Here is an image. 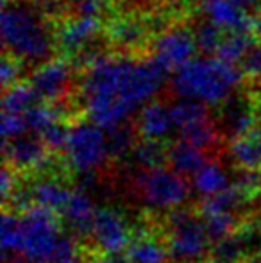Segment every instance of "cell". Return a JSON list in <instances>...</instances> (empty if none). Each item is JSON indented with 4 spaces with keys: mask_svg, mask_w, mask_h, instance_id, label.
I'll use <instances>...</instances> for the list:
<instances>
[{
    "mask_svg": "<svg viewBox=\"0 0 261 263\" xmlns=\"http://www.w3.org/2000/svg\"><path fill=\"white\" fill-rule=\"evenodd\" d=\"M72 70L65 61H47L32 73L31 86L36 91L38 99L57 101L68 90Z\"/></svg>",
    "mask_w": 261,
    "mask_h": 263,
    "instance_id": "obj_13",
    "label": "cell"
},
{
    "mask_svg": "<svg viewBox=\"0 0 261 263\" xmlns=\"http://www.w3.org/2000/svg\"><path fill=\"white\" fill-rule=\"evenodd\" d=\"M39 136H42V140L50 149H65L68 129H66L61 122H56V124H52L49 129H45Z\"/></svg>",
    "mask_w": 261,
    "mask_h": 263,
    "instance_id": "obj_36",
    "label": "cell"
},
{
    "mask_svg": "<svg viewBox=\"0 0 261 263\" xmlns=\"http://www.w3.org/2000/svg\"><path fill=\"white\" fill-rule=\"evenodd\" d=\"M22 242L18 256L27 263H52L63 233L54 211L42 206H31L20 217Z\"/></svg>",
    "mask_w": 261,
    "mask_h": 263,
    "instance_id": "obj_4",
    "label": "cell"
},
{
    "mask_svg": "<svg viewBox=\"0 0 261 263\" xmlns=\"http://www.w3.org/2000/svg\"><path fill=\"white\" fill-rule=\"evenodd\" d=\"M229 158L242 168H261V125L231 142Z\"/></svg>",
    "mask_w": 261,
    "mask_h": 263,
    "instance_id": "obj_21",
    "label": "cell"
},
{
    "mask_svg": "<svg viewBox=\"0 0 261 263\" xmlns=\"http://www.w3.org/2000/svg\"><path fill=\"white\" fill-rule=\"evenodd\" d=\"M98 263H131L127 258L120 256V254H108L106 258H102V261Z\"/></svg>",
    "mask_w": 261,
    "mask_h": 263,
    "instance_id": "obj_42",
    "label": "cell"
},
{
    "mask_svg": "<svg viewBox=\"0 0 261 263\" xmlns=\"http://www.w3.org/2000/svg\"><path fill=\"white\" fill-rule=\"evenodd\" d=\"M65 158L79 174H93L109 158V143L104 127L95 122H77L68 129Z\"/></svg>",
    "mask_w": 261,
    "mask_h": 263,
    "instance_id": "obj_6",
    "label": "cell"
},
{
    "mask_svg": "<svg viewBox=\"0 0 261 263\" xmlns=\"http://www.w3.org/2000/svg\"><path fill=\"white\" fill-rule=\"evenodd\" d=\"M261 184V174L259 170H251V168H242L234 177L233 186H236L238 190H242L245 195H252Z\"/></svg>",
    "mask_w": 261,
    "mask_h": 263,
    "instance_id": "obj_35",
    "label": "cell"
},
{
    "mask_svg": "<svg viewBox=\"0 0 261 263\" xmlns=\"http://www.w3.org/2000/svg\"><path fill=\"white\" fill-rule=\"evenodd\" d=\"M0 192H2L4 201H9L11 195L16 192V183H14V177L11 174L9 166L2 170V176H0Z\"/></svg>",
    "mask_w": 261,
    "mask_h": 263,
    "instance_id": "obj_40",
    "label": "cell"
},
{
    "mask_svg": "<svg viewBox=\"0 0 261 263\" xmlns=\"http://www.w3.org/2000/svg\"><path fill=\"white\" fill-rule=\"evenodd\" d=\"M256 127V104L247 95H231L222 102L218 129L226 138L236 140Z\"/></svg>",
    "mask_w": 261,
    "mask_h": 263,
    "instance_id": "obj_11",
    "label": "cell"
},
{
    "mask_svg": "<svg viewBox=\"0 0 261 263\" xmlns=\"http://www.w3.org/2000/svg\"><path fill=\"white\" fill-rule=\"evenodd\" d=\"M22 242V226L20 218L11 213H4L2 217V251L4 256L18 254Z\"/></svg>",
    "mask_w": 261,
    "mask_h": 263,
    "instance_id": "obj_29",
    "label": "cell"
},
{
    "mask_svg": "<svg viewBox=\"0 0 261 263\" xmlns=\"http://www.w3.org/2000/svg\"><path fill=\"white\" fill-rule=\"evenodd\" d=\"M147 32H152L150 22L134 16H120L109 24L108 34L118 47H134L143 42Z\"/></svg>",
    "mask_w": 261,
    "mask_h": 263,
    "instance_id": "obj_20",
    "label": "cell"
},
{
    "mask_svg": "<svg viewBox=\"0 0 261 263\" xmlns=\"http://www.w3.org/2000/svg\"><path fill=\"white\" fill-rule=\"evenodd\" d=\"M108 4L106 0H77L75 2V16H91L101 18L106 11Z\"/></svg>",
    "mask_w": 261,
    "mask_h": 263,
    "instance_id": "obj_38",
    "label": "cell"
},
{
    "mask_svg": "<svg viewBox=\"0 0 261 263\" xmlns=\"http://www.w3.org/2000/svg\"><path fill=\"white\" fill-rule=\"evenodd\" d=\"M234 4H236L240 9H244V11H251V9H254L256 6H258V0H233Z\"/></svg>",
    "mask_w": 261,
    "mask_h": 263,
    "instance_id": "obj_41",
    "label": "cell"
},
{
    "mask_svg": "<svg viewBox=\"0 0 261 263\" xmlns=\"http://www.w3.org/2000/svg\"><path fill=\"white\" fill-rule=\"evenodd\" d=\"M192 188L202 197H213L229 188V174L220 163L208 161L192 176Z\"/></svg>",
    "mask_w": 261,
    "mask_h": 263,
    "instance_id": "obj_22",
    "label": "cell"
},
{
    "mask_svg": "<svg viewBox=\"0 0 261 263\" xmlns=\"http://www.w3.org/2000/svg\"><path fill=\"white\" fill-rule=\"evenodd\" d=\"M29 131L25 113H11V111H2V136L4 142L14 140L18 136L25 135Z\"/></svg>",
    "mask_w": 261,
    "mask_h": 263,
    "instance_id": "obj_34",
    "label": "cell"
},
{
    "mask_svg": "<svg viewBox=\"0 0 261 263\" xmlns=\"http://www.w3.org/2000/svg\"><path fill=\"white\" fill-rule=\"evenodd\" d=\"M167 156L168 151L163 149L159 140H145V142H139L132 147V161L139 166V170L163 166Z\"/></svg>",
    "mask_w": 261,
    "mask_h": 263,
    "instance_id": "obj_25",
    "label": "cell"
},
{
    "mask_svg": "<svg viewBox=\"0 0 261 263\" xmlns=\"http://www.w3.org/2000/svg\"><path fill=\"white\" fill-rule=\"evenodd\" d=\"M168 163L172 170L181 176H193L208 163L204 149L190 143L188 140H179L168 149Z\"/></svg>",
    "mask_w": 261,
    "mask_h": 263,
    "instance_id": "obj_18",
    "label": "cell"
},
{
    "mask_svg": "<svg viewBox=\"0 0 261 263\" xmlns=\"http://www.w3.org/2000/svg\"><path fill=\"white\" fill-rule=\"evenodd\" d=\"M57 118H59V113L49 106H32L31 109L25 113L29 131L39 133V135H42L45 129H49L52 124L59 122Z\"/></svg>",
    "mask_w": 261,
    "mask_h": 263,
    "instance_id": "obj_32",
    "label": "cell"
},
{
    "mask_svg": "<svg viewBox=\"0 0 261 263\" xmlns=\"http://www.w3.org/2000/svg\"><path fill=\"white\" fill-rule=\"evenodd\" d=\"M204 218V228L208 231L209 240H215V242L233 235V229L236 226V213H218Z\"/></svg>",
    "mask_w": 261,
    "mask_h": 263,
    "instance_id": "obj_30",
    "label": "cell"
},
{
    "mask_svg": "<svg viewBox=\"0 0 261 263\" xmlns=\"http://www.w3.org/2000/svg\"><path fill=\"white\" fill-rule=\"evenodd\" d=\"M249 195H245L236 186H229L222 194L204 199V202H202V215L209 217V215H218V213H236V210L240 208L242 202Z\"/></svg>",
    "mask_w": 261,
    "mask_h": 263,
    "instance_id": "obj_24",
    "label": "cell"
},
{
    "mask_svg": "<svg viewBox=\"0 0 261 263\" xmlns=\"http://www.w3.org/2000/svg\"><path fill=\"white\" fill-rule=\"evenodd\" d=\"M36 101H38V95L32 90L31 84H13V86L6 88L2 111L27 113L32 106H36Z\"/></svg>",
    "mask_w": 261,
    "mask_h": 263,
    "instance_id": "obj_27",
    "label": "cell"
},
{
    "mask_svg": "<svg viewBox=\"0 0 261 263\" xmlns=\"http://www.w3.org/2000/svg\"><path fill=\"white\" fill-rule=\"evenodd\" d=\"M242 65H244V72L247 76L261 79V43L251 47V50L242 59Z\"/></svg>",
    "mask_w": 261,
    "mask_h": 263,
    "instance_id": "obj_37",
    "label": "cell"
},
{
    "mask_svg": "<svg viewBox=\"0 0 261 263\" xmlns=\"http://www.w3.org/2000/svg\"><path fill=\"white\" fill-rule=\"evenodd\" d=\"M2 38L6 49L20 63H47L54 52V38L43 13L24 4L4 6Z\"/></svg>",
    "mask_w": 261,
    "mask_h": 263,
    "instance_id": "obj_3",
    "label": "cell"
},
{
    "mask_svg": "<svg viewBox=\"0 0 261 263\" xmlns=\"http://www.w3.org/2000/svg\"><path fill=\"white\" fill-rule=\"evenodd\" d=\"M220 31H222V29L216 27V25L211 24L209 20L202 22L195 29V32H193L197 49H200L202 52H215V50H218L220 43H222V40H224Z\"/></svg>",
    "mask_w": 261,
    "mask_h": 263,
    "instance_id": "obj_31",
    "label": "cell"
},
{
    "mask_svg": "<svg viewBox=\"0 0 261 263\" xmlns=\"http://www.w3.org/2000/svg\"><path fill=\"white\" fill-rule=\"evenodd\" d=\"M170 224V240H168V254L179 263L198 261L206 254L209 246V236L204 224L197 220L186 210H172L168 215Z\"/></svg>",
    "mask_w": 261,
    "mask_h": 263,
    "instance_id": "obj_7",
    "label": "cell"
},
{
    "mask_svg": "<svg viewBox=\"0 0 261 263\" xmlns=\"http://www.w3.org/2000/svg\"><path fill=\"white\" fill-rule=\"evenodd\" d=\"M202 7L208 20L222 31H247L251 25L247 11L240 9L233 0H202Z\"/></svg>",
    "mask_w": 261,
    "mask_h": 263,
    "instance_id": "obj_16",
    "label": "cell"
},
{
    "mask_svg": "<svg viewBox=\"0 0 261 263\" xmlns=\"http://www.w3.org/2000/svg\"><path fill=\"white\" fill-rule=\"evenodd\" d=\"M138 133L145 140H163L175 129L172 107L163 102H150L139 111L136 122Z\"/></svg>",
    "mask_w": 261,
    "mask_h": 263,
    "instance_id": "obj_15",
    "label": "cell"
},
{
    "mask_svg": "<svg viewBox=\"0 0 261 263\" xmlns=\"http://www.w3.org/2000/svg\"><path fill=\"white\" fill-rule=\"evenodd\" d=\"M168 251L149 235H138L127 247V260L131 263H165Z\"/></svg>",
    "mask_w": 261,
    "mask_h": 263,
    "instance_id": "obj_23",
    "label": "cell"
},
{
    "mask_svg": "<svg viewBox=\"0 0 261 263\" xmlns=\"http://www.w3.org/2000/svg\"><path fill=\"white\" fill-rule=\"evenodd\" d=\"M249 253L247 246H245L244 238L240 233L236 235H229L226 238L218 240L213 249V261L215 263H238L242 258Z\"/></svg>",
    "mask_w": 261,
    "mask_h": 263,
    "instance_id": "obj_28",
    "label": "cell"
},
{
    "mask_svg": "<svg viewBox=\"0 0 261 263\" xmlns=\"http://www.w3.org/2000/svg\"><path fill=\"white\" fill-rule=\"evenodd\" d=\"M101 31V18L75 16L61 25L56 34V43L65 52H86L93 43L95 36Z\"/></svg>",
    "mask_w": 261,
    "mask_h": 263,
    "instance_id": "obj_14",
    "label": "cell"
},
{
    "mask_svg": "<svg viewBox=\"0 0 261 263\" xmlns=\"http://www.w3.org/2000/svg\"><path fill=\"white\" fill-rule=\"evenodd\" d=\"M4 258H6V263H27V261H25V260H22V261H16V260H14V258H13V260H11L9 256H4Z\"/></svg>",
    "mask_w": 261,
    "mask_h": 263,
    "instance_id": "obj_44",
    "label": "cell"
},
{
    "mask_svg": "<svg viewBox=\"0 0 261 263\" xmlns=\"http://www.w3.org/2000/svg\"><path fill=\"white\" fill-rule=\"evenodd\" d=\"M242 83V70L222 58H198L175 72L172 88L179 99L202 104H220L233 95Z\"/></svg>",
    "mask_w": 261,
    "mask_h": 263,
    "instance_id": "obj_2",
    "label": "cell"
},
{
    "mask_svg": "<svg viewBox=\"0 0 261 263\" xmlns=\"http://www.w3.org/2000/svg\"><path fill=\"white\" fill-rule=\"evenodd\" d=\"M61 213L75 235L86 236L91 233V224H93V217L97 210L93 206V199H91L90 192L77 190L70 195L68 202L65 204Z\"/></svg>",
    "mask_w": 261,
    "mask_h": 263,
    "instance_id": "obj_17",
    "label": "cell"
},
{
    "mask_svg": "<svg viewBox=\"0 0 261 263\" xmlns=\"http://www.w3.org/2000/svg\"><path fill=\"white\" fill-rule=\"evenodd\" d=\"M170 107L175 129L181 131L183 140H188L200 149H208L215 143L216 127L209 120L206 104L190 99H179Z\"/></svg>",
    "mask_w": 261,
    "mask_h": 263,
    "instance_id": "obj_8",
    "label": "cell"
},
{
    "mask_svg": "<svg viewBox=\"0 0 261 263\" xmlns=\"http://www.w3.org/2000/svg\"><path fill=\"white\" fill-rule=\"evenodd\" d=\"M254 29H256V34L261 38V13H259V16L256 18V22H254Z\"/></svg>",
    "mask_w": 261,
    "mask_h": 263,
    "instance_id": "obj_43",
    "label": "cell"
},
{
    "mask_svg": "<svg viewBox=\"0 0 261 263\" xmlns=\"http://www.w3.org/2000/svg\"><path fill=\"white\" fill-rule=\"evenodd\" d=\"M108 143H109V154L111 158H120L132 149V131L126 124L118 125L115 129H109L108 133Z\"/></svg>",
    "mask_w": 261,
    "mask_h": 263,
    "instance_id": "obj_33",
    "label": "cell"
},
{
    "mask_svg": "<svg viewBox=\"0 0 261 263\" xmlns=\"http://www.w3.org/2000/svg\"><path fill=\"white\" fill-rule=\"evenodd\" d=\"M29 195H31V202L34 206H42L50 211H63L72 194L63 183L52 179V177H47V179L32 183V186L29 188Z\"/></svg>",
    "mask_w": 261,
    "mask_h": 263,
    "instance_id": "obj_19",
    "label": "cell"
},
{
    "mask_svg": "<svg viewBox=\"0 0 261 263\" xmlns=\"http://www.w3.org/2000/svg\"><path fill=\"white\" fill-rule=\"evenodd\" d=\"M254 45V38L249 31H234L227 38L222 40L218 47V55L229 63H238L245 58V54Z\"/></svg>",
    "mask_w": 261,
    "mask_h": 263,
    "instance_id": "obj_26",
    "label": "cell"
},
{
    "mask_svg": "<svg viewBox=\"0 0 261 263\" xmlns=\"http://www.w3.org/2000/svg\"><path fill=\"white\" fill-rule=\"evenodd\" d=\"M165 77L167 70L154 59L134 61L98 55L88 65L81 83L86 115L108 131L124 125L139 106L161 90Z\"/></svg>",
    "mask_w": 261,
    "mask_h": 263,
    "instance_id": "obj_1",
    "label": "cell"
},
{
    "mask_svg": "<svg viewBox=\"0 0 261 263\" xmlns=\"http://www.w3.org/2000/svg\"><path fill=\"white\" fill-rule=\"evenodd\" d=\"M197 43L193 32L181 27H174L163 31L154 43V61H157L165 70H179L188 61H192L195 54Z\"/></svg>",
    "mask_w": 261,
    "mask_h": 263,
    "instance_id": "obj_9",
    "label": "cell"
},
{
    "mask_svg": "<svg viewBox=\"0 0 261 263\" xmlns=\"http://www.w3.org/2000/svg\"><path fill=\"white\" fill-rule=\"evenodd\" d=\"M132 184L142 204L156 211L177 210L190 195L188 183L181 174L165 166L138 170Z\"/></svg>",
    "mask_w": 261,
    "mask_h": 263,
    "instance_id": "obj_5",
    "label": "cell"
},
{
    "mask_svg": "<svg viewBox=\"0 0 261 263\" xmlns=\"http://www.w3.org/2000/svg\"><path fill=\"white\" fill-rule=\"evenodd\" d=\"M4 158L13 168L29 170L43 168L49 161L47 143L36 136H18L14 140L4 142Z\"/></svg>",
    "mask_w": 261,
    "mask_h": 263,
    "instance_id": "obj_12",
    "label": "cell"
},
{
    "mask_svg": "<svg viewBox=\"0 0 261 263\" xmlns=\"http://www.w3.org/2000/svg\"><path fill=\"white\" fill-rule=\"evenodd\" d=\"M20 61L16 58L9 59L6 58L2 61V70H0V76H2V83L4 88H9L13 84H16V77L20 76Z\"/></svg>",
    "mask_w": 261,
    "mask_h": 263,
    "instance_id": "obj_39",
    "label": "cell"
},
{
    "mask_svg": "<svg viewBox=\"0 0 261 263\" xmlns=\"http://www.w3.org/2000/svg\"><path fill=\"white\" fill-rule=\"evenodd\" d=\"M91 238L108 254H120L131 243L129 226L118 211L111 208L97 210L91 224Z\"/></svg>",
    "mask_w": 261,
    "mask_h": 263,
    "instance_id": "obj_10",
    "label": "cell"
}]
</instances>
